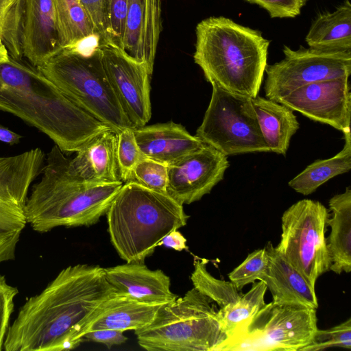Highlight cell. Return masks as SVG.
<instances>
[{
	"mask_svg": "<svg viewBox=\"0 0 351 351\" xmlns=\"http://www.w3.org/2000/svg\"><path fill=\"white\" fill-rule=\"evenodd\" d=\"M114 293L103 267L77 264L61 270L27 300L9 326L6 351L73 350L102 304Z\"/></svg>",
	"mask_w": 351,
	"mask_h": 351,
	"instance_id": "obj_1",
	"label": "cell"
},
{
	"mask_svg": "<svg viewBox=\"0 0 351 351\" xmlns=\"http://www.w3.org/2000/svg\"><path fill=\"white\" fill-rule=\"evenodd\" d=\"M0 110L44 133L63 153H77L111 130L64 95L25 57L9 56L0 62Z\"/></svg>",
	"mask_w": 351,
	"mask_h": 351,
	"instance_id": "obj_2",
	"label": "cell"
},
{
	"mask_svg": "<svg viewBox=\"0 0 351 351\" xmlns=\"http://www.w3.org/2000/svg\"><path fill=\"white\" fill-rule=\"evenodd\" d=\"M45 162L41 178L33 186L23 209L27 223L40 233L60 226L95 224L123 184L80 180L71 171L70 159L56 145Z\"/></svg>",
	"mask_w": 351,
	"mask_h": 351,
	"instance_id": "obj_3",
	"label": "cell"
},
{
	"mask_svg": "<svg viewBox=\"0 0 351 351\" xmlns=\"http://www.w3.org/2000/svg\"><path fill=\"white\" fill-rule=\"evenodd\" d=\"M195 62L206 80L232 93L258 95L270 41L261 32L223 16H211L196 27Z\"/></svg>",
	"mask_w": 351,
	"mask_h": 351,
	"instance_id": "obj_4",
	"label": "cell"
},
{
	"mask_svg": "<svg viewBox=\"0 0 351 351\" xmlns=\"http://www.w3.org/2000/svg\"><path fill=\"white\" fill-rule=\"evenodd\" d=\"M106 214L110 241L126 263H144L189 217L183 205L167 194L132 182L123 184Z\"/></svg>",
	"mask_w": 351,
	"mask_h": 351,
	"instance_id": "obj_5",
	"label": "cell"
},
{
	"mask_svg": "<svg viewBox=\"0 0 351 351\" xmlns=\"http://www.w3.org/2000/svg\"><path fill=\"white\" fill-rule=\"evenodd\" d=\"M212 300L195 288L162 304L154 320L134 330L148 351H216L227 339Z\"/></svg>",
	"mask_w": 351,
	"mask_h": 351,
	"instance_id": "obj_6",
	"label": "cell"
},
{
	"mask_svg": "<svg viewBox=\"0 0 351 351\" xmlns=\"http://www.w3.org/2000/svg\"><path fill=\"white\" fill-rule=\"evenodd\" d=\"M38 68L64 95L115 133L134 128L110 84L97 44L85 51L62 49Z\"/></svg>",
	"mask_w": 351,
	"mask_h": 351,
	"instance_id": "obj_7",
	"label": "cell"
},
{
	"mask_svg": "<svg viewBox=\"0 0 351 351\" xmlns=\"http://www.w3.org/2000/svg\"><path fill=\"white\" fill-rule=\"evenodd\" d=\"M317 328L316 309L271 302L239 324L216 351H301Z\"/></svg>",
	"mask_w": 351,
	"mask_h": 351,
	"instance_id": "obj_8",
	"label": "cell"
},
{
	"mask_svg": "<svg viewBox=\"0 0 351 351\" xmlns=\"http://www.w3.org/2000/svg\"><path fill=\"white\" fill-rule=\"evenodd\" d=\"M211 98L195 136L226 156L270 152L252 98L211 83Z\"/></svg>",
	"mask_w": 351,
	"mask_h": 351,
	"instance_id": "obj_9",
	"label": "cell"
},
{
	"mask_svg": "<svg viewBox=\"0 0 351 351\" xmlns=\"http://www.w3.org/2000/svg\"><path fill=\"white\" fill-rule=\"evenodd\" d=\"M329 213L320 202L304 199L282 216V234L276 249L315 288L317 278L330 271L326 220Z\"/></svg>",
	"mask_w": 351,
	"mask_h": 351,
	"instance_id": "obj_10",
	"label": "cell"
},
{
	"mask_svg": "<svg viewBox=\"0 0 351 351\" xmlns=\"http://www.w3.org/2000/svg\"><path fill=\"white\" fill-rule=\"evenodd\" d=\"M45 158L38 147L0 157V263L15 258L27 223L23 209L29 189L41 173Z\"/></svg>",
	"mask_w": 351,
	"mask_h": 351,
	"instance_id": "obj_11",
	"label": "cell"
},
{
	"mask_svg": "<svg viewBox=\"0 0 351 351\" xmlns=\"http://www.w3.org/2000/svg\"><path fill=\"white\" fill-rule=\"evenodd\" d=\"M285 58L266 66V98L277 101L304 85L351 75V51L326 52L300 46L293 50L284 45Z\"/></svg>",
	"mask_w": 351,
	"mask_h": 351,
	"instance_id": "obj_12",
	"label": "cell"
},
{
	"mask_svg": "<svg viewBox=\"0 0 351 351\" xmlns=\"http://www.w3.org/2000/svg\"><path fill=\"white\" fill-rule=\"evenodd\" d=\"M110 84L133 128L145 125L152 116L150 77L147 64L122 48L98 45Z\"/></svg>",
	"mask_w": 351,
	"mask_h": 351,
	"instance_id": "obj_13",
	"label": "cell"
},
{
	"mask_svg": "<svg viewBox=\"0 0 351 351\" xmlns=\"http://www.w3.org/2000/svg\"><path fill=\"white\" fill-rule=\"evenodd\" d=\"M349 77L313 82L301 86L277 102L311 120L350 132L351 92Z\"/></svg>",
	"mask_w": 351,
	"mask_h": 351,
	"instance_id": "obj_14",
	"label": "cell"
},
{
	"mask_svg": "<svg viewBox=\"0 0 351 351\" xmlns=\"http://www.w3.org/2000/svg\"><path fill=\"white\" fill-rule=\"evenodd\" d=\"M228 167L227 156L205 144L167 166V194L181 205L197 202L223 180Z\"/></svg>",
	"mask_w": 351,
	"mask_h": 351,
	"instance_id": "obj_15",
	"label": "cell"
},
{
	"mask_svg": "<svg viewBox=\"0 0 351 351\" xmlns=\"http://www.w3.org/2000/svg\"><path fill=\"white\" fill-rule=\"evenodd\" d=\"M104 270L117 294L152 305H162L178 297L171 291L169 277L161 269H149L144 263H126Z\"/></svg>",
	"mask_w": 351,
	"mask_h": 351,
	"instance_id": "obj_16",
	"label": "cell"
},
{
	"mask_svg": "<svg viewBox=\"0 0 351 351\" xmlns=\"http://www.w3.org/2000/svg\"><path fill=\"white\" fill-rule=\"evenodd\" d=\"M23 56L40 67L60 52L54 0H25Z\"/></svg>",
	"mask_w": 351,
	"mask_h": 351,
	"instance_id": "obj_17",
	"label": "cell"
},
{
	"mask_svg": "<svg viewBox=\"0 0 351 351\" xmlns=\"http://www.w3.org/2000/svg\"><path fill=\"white\" fill-rule=\"evenodd\" d=\"M133 131L143 156L167 166L205 145L173 121L143 125Z\"/></svg>",
	"mask_w": 351,
	"mask_h": 351,
	"instance_id": "obj_18",
	"label": "cell"
},
{
	"mask_svg": "<svg viewBox=\"0 0 351 351\" xmlns=\"http://www.w3.org/2000/svg\"><path fill=\"white\" fill-rule=\"evenodd\" d=\"M269 258L267 272L261 280L278 304H294L317 309L315 288L269 241L265 246Z\"/></svg>",
	"mask_w": 351,
	"mask_h": 351,
	"instance_id": "obj_19",
	"label": "cell"
},
{
	"mask_svg": "<svg viewBox=\"0 0 351 351\" xmlns=\"http://www.w3.org/2000/svg\"><path fill=\"white\" fill-rule=\"evenodd\" d=\"M115 132L105 131L93 138L70 160V168L80 180L92 183L121 181L115 156Z\"/></svg>",
	"mask_w": 351,
	"mask_h": 351,
	"instance_id": "obj_20",
	"label": "cell"
},
{
	"mask_svg": "<svg viewBox=\"0 0 351 351\" xmlns=\"http://www.w3.org/2000/svg\"><path fill=\"white\" fill-rule=\"evenodd\" d=\"M162 305L138 302L123 295L114 293L106 300L86 327L84 335L98 329L136 330L142 328L155 318Z\"/></svg>",
	"mask_w": 351,
	"mask_h": 351,
	"instance_id": "obj_21",
	"label": "cell"
},
{
	"mask_svg": "<svg viewBox=\"0 0 351 351\" xmlns=\"http://www.w3.org/2000/svg\"><path fill=\"white\" fill-rule=\"evenodd\" d=\"M330 216L326 220L330 228L326 238L331 260L330 271L337 274L351 270V188L332 196L328 202Z\"/></svg>",
	"mask_w": 351,
	"mask_h": 351,
	"instance_id": "obj_22",
	"label": "cell"
},
{
	"mask_svg": "<svg viewBox=\"0 0 351 351\" xmlns=\"http://www.w3.org/2000/svg\"><path fill=\"white\" fill-rule=\"evenodd\" d=\"M252 103L270 152L285 156L291 137L300 128L293 111L277 101L257 95Z\"/></svg>",
	"mask_w": 351,
	"mask_h": 351,
	"instance_id": "obj_23",
	"label": "cell"
},
{
	"mask_svg": "<svg viewBox=\"0 0 351 351\" xmlns=\"http://www.w3.org/2000/svg\"><path fill=\"white\" fill-rule=\"evenodd\" d=\"M305 40L309 48L317 51H351V4L349 0H345L335 11L317 16Z\"/></svg>",
	"mask_w": 351,
	"mask_h": 351,
	"instance_id": "obj_24",
	"label": "cell"
},
{
	"mask_svg": "<svg viewBox=\"0 0 351 351\" xmlns=\"http://www.w3.org/2000/svg\"><path fill=\"white\" fill-rule=\"evenodd\" d=\"M343 149L332 158L317 160L289 182V186L304 195L314 193L330 179L351 169L350 132L343 133Z\"/></svg>",
	"mask_w": 351,
	"mask_h": 351,
	"instance_id": "obj_25",
	"label": "cell"
},
{
	"mask_svg": "<svg viewBox=\"0 0 351 351\" xmlns=\"http://www.w3.org/2000/svg\"><path fill=\"white\" fill-rule=\"evenodd\" d=\"M56 30L62 49L96 37L93 23L79 0H54Z\"/></svg>",
	"mask_w": 351,
	"mask_h": 351,
	"instance_id": "obj_26",
	"label": "cell"
},
{
	"mask_svg": "<svg viewBox=\"0 0 351 351\" xmlns=\"http://www.w3.org/2000/svg\"><path fill=\"white\" fill-rule=\"evenodd\" d=\"M161 13V0H142L137 60L145 62L152 73L162 31Z\"/></svg>",
	"mask_w": 351,
	"mask_h": 351,
	"instance_id": "obj_27",
	"label": "cell"
},
{
	"mask_svg": "<svg viewBox=\"0 0 351 351\" xmlns=\"http://www.w3.org/2000/svg\"><path fill=\"white\" fill-rule=\"evenodd\" d=\"M267 289L265 282H255L251 289L241 295L237 302L218 310L221 328L227 337L239 324L250 317L265 304V295Z\"/></svg>",
	"mask_w": 351,
	"mask_h": 351,
	"instance_id": "obj_28",
	"label": "cell"
},
{
	"mask_svg": "<svg viewBox=\"0 0 351 351\" xmlns=\"http://www.w3.org/2000/svg\"><path fill=\"white\" fill-rule=\"evenodd\" d=\"M194 288L215 302L221 308L237 302L241 295L231 281L213 276L206 269L205 260H196L191 275Z\"/></svg>",
	"mask_w": 351,
	"mask_h": 351,
	"instance_id": "obj_29",
	"label": "cell"
},
{
	"mask_svg": "<svg viewBox=\"0 0 351 351\" xmlns=\"http://www.w3.org/2000/svg\"><path fill=\"white\" fill-rule=\"evenodd\" d=\"M25 0H16L5 14L0 36L9 56L21 59L23 56Z\"/></svg>",
	"mask_w": 351,
	"mask_h": 351,
	"instance_id": "obj_30",
	"label": "cell"
},
{
	"mask_svg": "<svg viewBox=\"0 0 351 351\" xmlns=\"http://www.w3.org/2000/svg\"><path fill=\"white\" fill-rule=\"evenodd\" d=\"M115 156L119 180L128 182L133 169L143 155L137 145L133 128H124L115 133Z\"/></svg>",
	"mask_w": 351,
	"mask_h": 351,
	"instance_id": "obj_31",
	"label": "cell"
},
{
	"mask_svg": "<svg viewBox=\"0 0 351 351\" xmlns=\"http://www.w3.org/2000/svg\"><path fill=\"white\" fill-rule=\"evenodd\" d=\"M167 181V165L144 156L135 165L128 180L149 190L165 194Z\"/></svg>",
	"mask_w": 351,
	"mask_h": 351,
	"instance_id": "obj_32",
	"label": "cell"
},
{
	"mask_svg": "<svg viewBox=\"0 0 351 351\" xmlns=\"http://www.w3.org/2000/svg\"><path fill=\"white\" fill-rule=\"evenodd\" d=\"M269 258L265 250H256L228 274V278L238 290L256 280H261L267 272Z\"/></svg>",
	"mask_w": 351,
	"mask_h": 351,
	"instance_id": "obj_33",
	"label": "cell"
},
{
	"mask_svg": "<svg viewBox=\"0 0 351 351\" xmlns=\"http://www.w3.org/2000/svg\"><path fill=\"white\" fill-rule=\"evenodd\" d=\"M332 347L351 349V318L328 329L317 328L311 343L301 351H318Z\"/></svg>",
	"mask_w": 351,
	"mask_h": 351,
	"instance_id": "obj_34",
	"label": "cell"
},
{
	"mask_svg": "<svg viewBox=\"0 0 351 351\" xmlns=\"http://www.w3.org/2000/svg\"><path fill=\"white\" fill-rule=\"evenodd\" d=\"M94 27L97 45L113 44L110 23L111 0H79Z\"/></svg>",
	"mask_w": 351,
	"mask_h": 351,
	"instance_id": "obj_35",
	"label": "cell"
},
{
	"mask_svg": "<svg viewBox=\"0 0 351 351\" xmlns=\"http://www.w3.org/2000/svg\"><path fill=\"white\" fill-rule=\"evenodd\" d=\"M142 0H128L123 49L137 59Z\"/></svg>",
	"mask_w": 351,
	"mask_h": 351,
	"instance_id": "obj_36",
	"label": "cell"
},
{
	"mask_svg": "<svg viewBox=\"0 0 351 351\" xmlns=\"http://www.w3.org/2000/svg\"><path fill=\"white\" fill-rule=\"evenodd\" d=\"M18 293V289L8 284L5 277L0 275V351L9 328L10 317L14 308V300Z\"/></svg>",
	"mask_w": 351,
	"mask_h": 351,
	"instance_id": "obj_37",
	"label": "cell"
},
{
	"mask_svg": "<svg viewBox=\"0 0 351 351\" xmlns=\"http://www.w3.org/2000/svg\"><path fill=\"white\" fill-rule=\"evenodd\" d=\"M264 8L271 18H293L307 0H244Z\"/></svg>",
	"mask_w": 351,
	"mask_h": 351,
	"instance_id": "obj_38",
	"label": "cell"
},
{
	"mask_svg": "<svg viewBox=\"0 0 351 351\" xmlns=\"http://www.w3.org/2000/svg\"><path fill=\"white\" fill-rule=\"evenodd\" d=\"M128 3V0H111L110 6V23L114 45L122 49Z\"/></svg>",
	"mask_w": 351,
	"mask_h": 351,
	"instance_id": "obj_39",
	"label": "cell"
},
{
	"mask_svg": "<svg viewBox=\"0 0 351 351\" xmlns=\"http://www.w3.org/2000/svg\"><path fill=\"white\" fill-rule=\"evenodd\" d=\"M84 340L104 344L108 348L125 343L128 338L121 330L112 329H98L87 332L83 337Z\"/></svg>",
	"mask_w": 351,
	"mask_h": 351,
	"instance_id": "obj_40",
	"label": "cell"
},
{
	"mask_svg": "<svg viewBox=\"0 0 351 351\" xmlns=\"http://www.w3.org/2000/svg\"><path fill=\"white\" fill-rule=\"evenodd\" d=\"M186 238L178 230L170 232L160 242V245H163L167 247L173 248L178 251L187 249Z\"/></svg>",
	"mask_w": 351,
	"mask_h": 351,
	"instance_id": "obj_41",
	"label": "cell"
},
{
	"mask_svg": "<svg viewBox=\"0 0 351 351\" xmlns=\"http://www.w3.org/2000/svg\"><path fill=\"white\" fill-rule=\"evenodd\" d=\"M23 136L0 124V141L10 145L18 144Z\"/></svg>",
	"mask_w": 351,
	"mask_h": 351,
	"instance_id": "obj_42",
	"label": "cell"
},
{
	"mask_svg": "<svg viewBox=\"0 0 351 351\" xmlns=\"http://www.w3.org/2000/svg\"><path fill=\"white\" fill-rule=\"evenodd\" d=\"M16 0H0V31L5 14Z\"/></svg>",
	"mask_w": 351,
	"mask_h": 351,
	"instance_id": "obj_43",
	"label": "cell"
},
{
	"mask_svg": "<svg viewBox=\"0 0 351 351\" xmlns=\"http://www.w3.org/2000/svg\"><path fill=\"white\" fill-rule=\"evenodd\" d=\"M9 59L8 52L2 43L0 36V62L8 61Z\"/></svg>",
	"mask_w": 351,
	"mask_h": 351,
	"instance_id": "obj_44",
	"label": "cell"
}]
</instances>
